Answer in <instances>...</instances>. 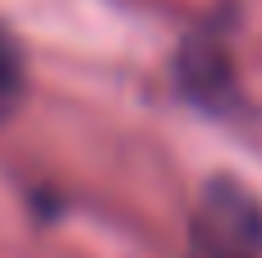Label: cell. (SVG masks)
Instances as JSON below:
<instances>
[{"instance_id":"cell-2","label":"cell","mask_w":262,"mask_h":258,"mask_svg":"<svg viewBox=\"0 0 262 258\" xmlns=\"http://www.w3.org/2000/svg\"><path fill=\"white\" fill-rule=\"evenodd\" d=\"M18 97H23V55L9 42V32L0 28V125L14 115Z\"/></svg>"},{"instance_id":"cell-1","label":"cell","mask_w":262,"mask_h":258,"mask_svg":"<svg viewBox=\"0 0 262 258\" xmlns=\"http://www.w3.org/2000/svg\"><path fill=\"white\" fill-rule=\"evenodd\" d=\"M198 258H262V208L239 180H212L193 212Z\"/></svg>"}]
</instances>
